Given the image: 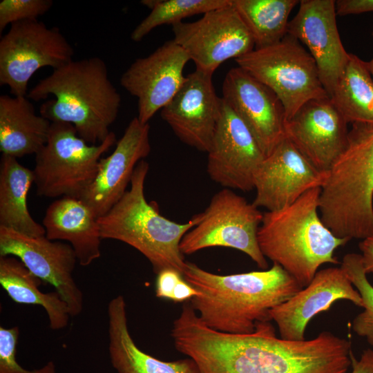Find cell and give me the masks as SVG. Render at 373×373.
Wrapping results in <instances>:
<instances>
[{
  "mask_svg": "<svg viewBox=\"0 0 373 373\" xmlns=\"http://www.w3.org/2000/svg\"><path fill=\"white\" fill-rule=\"evenodd\" d=\"M27 96H0V151L15 158L36 154L46 143L51 122L35 113Z\"/></svg>",
  "mask_w": 373,
  "mask_h": 373,
  "instance_id": "24",
  "label": "cell"
},
{
  "mask_svg": "<svg viewBox=\"0 0 373 373\" xmlns=\"http://www.w3.org/2000/svg\"><path fill=\"white\" fill-rule=\"evenodd\" d=\"M149 169V163L141 160L133 174L130 189L105 215L98 218L101 236L137 249L149 260L156 274L173 269L183 276L186 261L180 244L184 236L199 222L200 214L185 223L162 216L157 204L148 202L144 195Z\"/></svg>",
  "mask_w": 373,
  "mask_h": 373,
  "instance_id": "6",
  "label": "cell"
},
{
  "mask_svg": "<svg viewBox=\"0 0 373 373\" xmlns=\"http://www.w3.org/2000/svg\"><path fill=\"white\" fill-rule=\"evenodd\" d=\"M189 60L186 52L170 40L149 55L136 59L122 74L120 84L137 99V117L142 123H149L178 93Z\"/></svg>",
  "mask_w": 373,
  "mask_h": 373,
  "instance_id": "14",
  "label": "cell"
},
{
  "mask_svg": "<svg viewBox=\"0 0 373 373\" xmlns=\"http://www.w3.org/2000/svg\"><path fill=\"white\" fill-rule=\"evenodd\" d=\"M53 4L51 0H2L0 1V32L9 25L26 20H37Z\"/></svg>",
  "mask_w": 373,
  "mask_h": 373,
  "instance_id": "31",
  "label": "cell"
},
{
  "mask_svg": "<svg viewBox=\"0 0 373 373\" xmlns=\"http://www.w3.org/2000/svg\"><path fill=\"white\" fill-rule=\"evenodd\" d=\"M330 99L347 123L373 124V78L367 62L350 53Z\"/></svg>",
  "mask_w": 373,
  "mask_h": 373,
  "instance_id": "27",
  "label": "cell"
},
{
  "mask_svg": "<svg viewBox=\"0 0 373 373\" xmlns=\"http://www.w3.org/2000/svg\"><path fill=\"white\" fill-rule=\"evenodd\" d=\"M318 210L337 238L373 234V124H352L345 147L321 186Z\"/></svg>",
  "mask_w": 373,
  "mask_h": 373,
  "instance_id": "5",
  "label": "cell"
},
{
  "mask_svg": "<svg viewBox=\"0 0 373 373\" xmlns=\"http://www.w3.org/2000/svg\"><path fill=\"white\" fill-rule=\"evenodd\" d=\"M107 316L109 356L117 373H200L194 361L189 357L164 361L140 350L128 330L126 304L122 296L110 300Z\"/></svg>",
  "mask_w": 373,
  "mask_h": 373,
  "instance_id": "23",
  "label": "cell"
},
{
  "mask_svg": "<svg viewBox=\"0 0 373 373\" xmlns=\"http://www.w3.org/2000/svg\"><path fill=\"white\" fill-rule=\"evenodd\" d=\"M321 186L312 188L283 209L263 213L258 242L263 256L277 263L303 288L334 254L350 240L336 237L318 215Z\"/></svg>",
  "mask_w": 373,
  "mask_h": 373,
  "instance_id": "4",
  "label": "cell"
},
{
  "mask_svg": "<svg viewBox=\"0 0 373 373\" xmlns=\"http://www.w3.org/2000/svg\"><path fill=\"white\" fill-rule=\"evenodd\" d=\"M212 75L195 70L161 110V117L184 144L207 153L221 114L222 97Z\"/></svg>",
  "mask_w": 373,
  "mask_h": 373,
  "instance_id": "16",
  "label": "cell"
},
{
  "mask_svg": "<svg viewBox=\"0 0 373 373\" xmlns=\"http://www.w3.org/2000/svg\"><path fill=\"white\" fill-rule=\"evenodd\" d=\"M74 49L59 29L38 20L10 25L0 40V85L14 96H26L28 84L40 68H59L73 61Z\"/></svg>",
  "mask_w": 373,
  "mask_h": 373,
  "instance_id": "10",
  "label": "cell"
},
{
  "mask_svg": "<svg viewBox=\"0 0 373 373\" xmlns=\"http://www.w3.org/2000/svg\"><path fill=\"white\" fill-rule=\"evenodd\" d=\"M299 3L298 0H232L255 48L274 45L285 37L289 15Z\"/></svg>",
  "mask_w": 373,
  "mask_h": 373,
  "instance_id": "28",
  "label": "cell"
},
{
  "mask_svg": "<svg viewBox=\"0 0 373 373\" xmlns=\"http://www.w3.org/2000/svg\"><path fill=\"white\" fill-rule=\"evenodd\" d=\"M184 279L198 293L190 299L201 321L218 332L247 334L270 321L271 309L303 287L277 263L271 268L220 275L186 261Z\"/></svg>",
  "mask_w": 373,
  "mask_h": 373,
  "instance_id": "2",
  "label": "cell"
},
{
  "mask_svg": "<svg viewBox=\"0 0 373 373\" xmlns=\"http://www.w3.org/2000/svg\"><path fill=\"white\" fill-rule=\"evenodd\" d=\"M372 36H373V31H372ZM367 66L372 75V77L373 78V58L370 61L367 62Z\"/></svg>",
  "mask_w": 373,
  "mask_h": 373,
  "instance_id": "38",
  "label": "cell"
},
{
  "mask_svg": "<svg viewBox=\"0 0 373 373\" xmlns=\"http://www.w3.org/2000/svg\"><path fill=\"white\" fill-rule=\"evenodd\" d=\"M111 132L99 144H89L68 123L51 122L46 143L35 154L32 169L38 195L79 198L95 180L102 156L115 143Z\"/></svg>",
  "mask_w": 373,
  "mask_h": 373,
  "instance_id": "7",
  "label": "cell"
},
{
  "mask_svg": "<svg viewBox=\"0 0 373 373\" xmlns=\"http://www.w3.org/2000/svg\"><path fill=\"white\" fill-rule=\"evenodd\" d=\"M235 60L238 67L276 94L285 108L286 122L308 101L329 97L315 60L288 33L279 42L254 48Z\"/></svg>",
  "mask_w": 373,
  "mask_h": 373,
  "instance_id": "8",
  "label": "cell"
},
{
  "mask_svg": "<svg viewBox=\"0 0 373 373\" xmlns=\"http://www.w3.org/2000/svg\"><path fill=\"white\" fill-rule=\"evenodd\" d=\"M199 214V222L180 242L183 255L209 247H228L245 253L262 270L268 268L258 242L263 213L253 203L224 188L214 194L208 207Z\"/></svg>",
  "mask_w": 373,
  "mask_h": 373,
  "instance_id": "9",
  "label": "cell"
},
{
  "mask_svg": "<svg viewBox=\"0 0 373 373\" xmlns=\"http://www.w3.org/2000/svg\"><path fill=\"white\" fill-rule=\"evenodd\" d=\"M19 336L17 326L10 328L0 327V373H55L52 361L34 370H26L17 363L16 352Z\"/></svg>",
  "mask_w": 373,
  "mask_h": 373,
  "instance_id": "32",
  "label": "cell"
},
{
  "mask_svg": "<svg viewBox=\"0 0 373 373\" xmlns=\"http://www.w3.org/2000/svg\"><path fill=\"white\" fill-rule=\"evenodd\" d=\"M42 225L48 239L70 243L80 265L88 266L100 257L98 218L79 198L63 197L53 201L46 209Z\"/></svg>",
  "mask_w": 373,
  "mask_h": 373,
  "instance_id": "22",
  "label": "cell"
},
{
  "mask_svg": "<svg viewBox=\"0 0 373 373\" xmlns=\"http://www.w3.org/2000/svg\"><path fill=\"white\" fill-rule=\"evenodd\" d=\"M34 183L32 170L17 158L2 155L0 160V227L29 236L46 235L42 225L31 216L27 195Z\"/></svg>",
  "mask_w": 373,
  "mask_h": 373,
  "instance_id": "25",
  "label": "cell"
},
{
  "mask_svg": "<svg viewBox=\"0 0 373 373\" xmlns=\"http://www.w3.org/2000/svg\"><path fill=\"white\" fill-rule=\"evenodd\" d=\"M222 99L249 129L267 157L285 138V108L269 87L240 67L231 68L222 86Z\"/></svg>",
  "mask_w": 373,
  "mask_h": 373,
  "instance_id": "15",
  "label": "cell"
},
{
  "mask_svg": "<svg viewBox=\"0 0 373 373\" xmlns=\"http://www.w3.org/2000/svg\"><path fill=\"white\" fill-rule=\"evenodd\" d=\"M347 124L329 97L314 99L285 122V137L316 169L327 173L345 147Z\"/></svg>",
  "mask_w": 373,
  "mask_h": 373,
  "instance_id": "18",
  "label": "cell"
},
{
  "mask_svg": "<svg viewBox=\"0 0 373 373\" xmlns=\"http://www.w3.org/2000/svg\"><path fill=\"white\" fill-rule=\"evenodd\" d=\"M42 281L12 256H0V284L15 303L42 307L53 330L65 328L70 317L66 303L56 291L44 293Z\"/></svg>",
  "mask_w": 373,
  "mask_h": 373,
  "instance_id": "26",
  "label": "cell"
},
{
  "mask_svg": "<svg viewBox=\"0 0 373 373\" xmlns=\"http://www.w3.org/2000/svg\"><path fill=\"white\" fill-rule=\"evenodd\" d=\"M155 294L157 298L171 300L178 281L183 276L173 269H165L157 274Z\"/></svg>",
  "mask_w": 373,
  "mask_h": 373,
  "instance_id": "33",
  "label": "cell"
},
{
  "mask_svg": "<svg viewBox=\"0 0 373 373\" xmlns=\"http://www.w3.org/2000/svg\"><path fill=\"white\" fill-rule=\"evenodd\" d=\"M198 294L197 291L184 278H182L175 286L171 300L175 303L183 302L190 300Z\"/></svg>",
  "mask_w": 373,
  "mask_h": 373,
  "instance_id": "37",
  "label": "cell"
},
{
  "mask_svg": "<svg viewBox=\"0 0 373 373\" xmlns=\"http://www.w3.org/2000/svg\"><path fill=\"white\" fill-rule=\"evenodd\" d=\"M0 256L19 259L35 276L55 288L66 303L70 316L81 314L83 294L73 275L78 260L70 244L0 227Z\"/></svg>",
  "mask_w": 373,
  "mask_h": 373,
  "instance_id": "12",
  "label": "cell"
},
{
  "mask_svg": "<svg viewBox=\"0 0 373 373\" xmlns=\"http://www.w3.org/2000/svg\"><path fill=\"white\" fill-rule=\"evenodd\" d=\"M351 373H373V349L364 350L359 360L351 354Z\"/></svg>",
  "mask_w": 373,
  "mask_h": 373,
  "instance_id": "35",
  "label": "cell"
},
{
  "mask_svg": "<svg viewBox=\"0 0 373 373\" xmlns=\"http://www.w3.org/2000/svg\"><path fill=\"white\" fill-rule=\"evenodd\" d=\"M173 41L188 54L195 70L213 75L225 61L255 48L253 38L231 3L193 22L172 26Z\"/></svg>",
  "mask_w": 373,
  "mask_h": 373,
  "instance_id": "11",
  "label": "cell"
},
{
  "mask_svg": "<svg viewBox=\"0 0 373 373\" xmlns=\"http://www.w3.org/2000/svg\"><path fill=\"white\" fill-rule=\"evenodd\" d=\"M336 12L340 16L373 12V0H337Z\"/></svg>",
  "mask_w": 373,
  "mask_h": 373,
  "instance_id": "34",
  "label": "cell"
},
{
  "mask_svg": "<svg viewBox=\"0 0 373 373\" xmlns=\"http://www.w3.org/2000/svg\"><path fill=\"white\" fill-rule=\"evenodd\" d=\"M44 102L40 115L50 122L72 124L78 135L89 144H99L110 133L121 106V96L108 77L104 61L92 57L72 61L53 70L28 93Z\"/></svg>",
  "mask_w": 373,
  "mask_h": 373,
  "instance_id": "3",
  "label": "cell"
},
{
  "mask_svg": "<svg viewBox=\"0 0 373 373\" xmlns=\"http://www.w3.org/2000/svg\"><path fill=\"white\" fill-rule=\"evenodd\" d=\"M171 336L200 373H347L352 363L350 341L329 332L289 341L277 337L267 321L251 334L224 333L207 326L189 304L173 321Z\"/></svg>",
  "mask_w": 373,
  "mask_h": 373,
  "instance_id": "1",
  "label": "cell"
},
{
  "mask_svg": "<svg viewBox=\"0 0 373 373\" xmlns=\"http://www.w3.org/2000/svg\"><path fill=\"white\" fill-rule=\"evenodd\" d=\"M325 175L285 137L259 166L252 203L269 211L283 209L309 189L321 186Z\"/></svg>",
  "mask_w": 373,
  "mask_h": 373,
  "instance_id": "19",
  "label": "cell"
},
{
  "mask_svg": "<svg viewBox=\"0 0 373 373\" xmlns=\"http://www.w3.org/2000/svg\"><path fill=\"white\" fill-rule=\"evenodd\" d=\"M341 267L345 271L354 287L359 292L363 310L352 321V329L373 347V285L368 280L361 254L344 256Z\"/></svg>",
  "mask_w": 373,
  "mask_h": 373,
  "instance_id": "30",
  "label": "cell"
},
{
  "mask_svg": "<svg viewBox=\"0 0 373 373\" xmlns=\"http://www.w3.org/2000/svg\"><path fill=\"white\" fill-rule=\"evenodd\" d=\"M338 300L363 307L362 298L345 271L341 267L325 268L318 270L307 286L271 309L270 318L276 323L280 338L303 341L313 317L328 310Z\"/></svg>",
  "mask_w": 373,
  "mask_h": 373,
  "instance_id": "20",
  "label": "cell"
},
{
  "mask_svg": "<svg viewBox=\"0 0 373 373\" xmlns=\"http://www.w3.org/2000/svg\"><path fill=\"white\" fill-rule=\"evenodd\" d=\"M150 126L133 118L111 154L102 158L97 175L79 199L97 218L124 195L137 164L151 152Z\"/></svg>",
  "mask_w": 373,
  "mask_h": 373,
  "instance_id": "21",
  "label": "cell"
},
{
  "mask_svg": "<svg viewBox=\"0 0 373 373\" xmlns=\"http://www.w3.org/2000/svg\"><path fill=\"white\" fill-rule=\"evenodd\" d=\"M207 154L210 178L224 188L244 192L254 189L256 174L266 157L249 129L222 98Z\"/></svg>",
  "mask_w": 373,
  "mask_h": 373,
  "instance_id": "13",
  "label": "cell"
},
{
  "mask_svg": "<svg viewBox=\"0 0 373 373\" xmlns=\"http://www.w3.org/2000/svg\"><path fill=\"white\" fill-rule=\"evenodd\" d=\"M336 15L334 0H301L287 28L288 34L308 48L329 97L350 57L340 38Z\"/></svg>",
  "mask_w": 373,
  "mask_h": 373,
  "instance_id": "17",
  "label": "cell"
},
{
  "mask_svg": "<svg viewBox=\"0 0 373 373\" xmlns=\"http://www.w3.org/2000/svg\"><path fill=\"white\" fill-rule=\"evenodd\" d=\"M231 0H143L141 3L151 10L133 30L131 39L138 42L156 27L182 22L190 16L229 5Z\"/></svg>",
  "mask_w": 373,
  "mask_h": 373,
  "instance_id": "29",
  "label": "cell"
},
{
  "mask_svg": "<svg viewBox=\"0 0 373 373\" xmlns=\"http://www.w3.org/2000/svg\"><path fill=\"white\" fill-rule=\"evenodd\" d=\"M363 267L367 274H373V234L363 239L358 244Z\"/></svg>",
  "mask_w": 373,
  "mask_h": 373,
  "instance_id": "36",
  "label": "cell"
}]
</instances>
